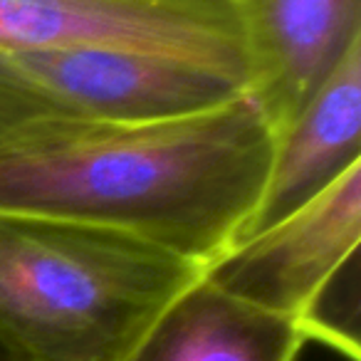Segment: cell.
Here are the masks:
<instances>
[{
    "label": "cell",
    "mask_w": 361,
    "mask_h": 361,
    "mask_svg": "<svg viewBox=\"0 0 361 361\" xmlns=\"http://www.w3.org/2000/svg\"><path fill=\"white\" fill-rule=\"evenodd\" d=\"M272 151L247 94L144 124L52 116L0 146V211L111 228L206 267L255 211Z\"/></svg>",
    "instance_id": "cell-1"
},
{
    "label": "cell",
    "mask_w": 361,
    "mask_h": 361,
    "mask_svg": "<svg viewBox=\"0 0 361 361\" xmlns=\"http://www.w3.org/2000/svg\"><path fill=\"white\" fill-rule=\"evenodd\" d=\"M203 270L111 228L0 211V346L23 361H124Z\"/></svg>",
    "instance_id": "cell-2"
},
{
    "label": "cell",
    "mask_w": 361,
    "mask_h": 361,
    "mask_svg": "<svg viewBox=\"0 0 361 361\" xmlns=\"http://www.w3.org/2000/svg\"><path fill=\"white\" fill-rule=\"evenodd\" d=\"M67 47L159 52L247 85L235 0H0V50Z\"/></svg>",
    "instance_id": "cell-3"
},
{
    "label": "cell",
    "mask_w": 361,
    "mask_h": 361,
    "mask_svg": "<svg viewBox=\"0 0 361 361\" xmlns=\"http://www.w3.org/2000/svg\"><path fill=\"white\" fill-rule=\"evenodd\" d=\"M3 52L65 119L144 124L201 114L245 94L240 82L213 67L159 52L121 47Z\"/></svg>",
    "instance_id": "cell-4"
},
{
    "label": "cell",
    "mask_w": 361,
    "mask_h": 361,
    "mask_svg": "<svg viewBox=\"0 0 361 361\" xmlns=\"http://www.w3.org/2000/svg\"><path fill=\"white\" fill-rule=\"evenodd\" d=\"M361 164L280 223L233 245L203 277L223 292L300 324L359 257Z\"/></svg>",
    "instance_id": "cell-5"
},
{
    "label": "cell",
    "mask_w": 361,
    "mask_h": 361,
    "mask_svg": "<svg viewBox=\"0 0 361 361\" xmlns=\"http://www.w3.org/2000/svg\"><path fill=\"white\" fill-rule=\"evenodd\" d=\"M247 55L245 94L272 136L361 42V0H235Z\"/></svg>",
    "instance_id": "cell-6"
},
{
    "label": "cell",
    "mask_w": 361,
    "mask_h": 361,
    "mask_svg": "<svg viewBox=\"0 0 361 361\" xmlns=\"http://www.w3.org/2000/svg\"><path fill=\"white\" fill-rule=\"evenodd\" d=\"M361 164V42L275 139L255 211L235 245L280 223Z\"/></svg>",
    "instance_id": "cell-7"
},
{
    "label": "cell",
    "mask_w": 361,
    "mask_h": 361,
    "mask_svg": "<svg viewBox=\"0 0 361 361\" xmlns=\"http://www.w3.org/2000/svg\"><path fill=\"white\" fill-rule=\"evenodd\" d=\"M307 336L206 277L178 295L124 361H297Z\"/></svg>",
    "instance_id": "cell-8"
},
{
    "label": "cell",
    "mask_w": 361,
    "mask_h": 361,
    "mask_svg": "<svg viewBox=\"0 0 361 361\" xmlns=\"http://www.w3.org/2000/svg\"><path fill=\"white\" fill-rule=\"evenodd\" d=\"M52 116H57L55 109L13 70L6 52L0 50V146L35 121Z\"/></svg>",
    "instance_id": "cell-9"
},
{
    "label": "cell",
    "mask_w": 361,
    "mask_h": 361,
    "mask_svg": "<svg viewBox=\"0 0 361 361\" xmlns=\"http://www.w3.org/2000/svg\"><path fill=\"white\" fill-rule=\"evenodd\" d=\"M0 361H23V359H18L13 351H8L6 346H0Z\"/></svg>",
    "instance_id": "cell-10"
}]
</instances>
